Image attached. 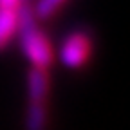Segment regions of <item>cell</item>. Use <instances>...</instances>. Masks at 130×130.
I'll return each mask as SVG.
<instances>
[{"instance_id": "5", "label": "cell", "mask_w": 130, "mask_h": 130, "mask_svg": "<svg viewBox=\"0 0 130 130\" xmlns=\"http://www.w3.org/2000/svg\"><path fill=\"white\" fill-rule=\"evenodd\" d=\"M47 125V110L45 101H31L27 108L25 128L27 130H45Z\"/></svg>"}, {"instance_id": "2", "label": "cell", "mask_w": 130, "mask_h": 130, "mask_svg": "<svg viewBox=\"0 0 130 130\" xmlns=\"http://www.w3.org/2000/svg\"><path fill=\"white\" fill-rule=\"evenodd\" d=\"M90 53V40L85 32H71L63 40L60 49V60L65 67L78 69L81 67Z\"/></svg>"}, {"instance_id": "6", "label": "cell", "mask_w": 130, "mask_h": 130, "mask_svg": "<svg viewBox=\"0 0 130 130\" xmlns=\"http://www.w3.org/2000/svg\"><path fill=\"white\" fill-rule=\"evenodd\" d=\"M61 4H63V0H38L32 13H35L36 18H49Z\"/></svg>"}, {"instance_id": "1", "label": "cell", "mask_w": 130, "mask_h": 130, "mask_svg": "<svg viewBox=\"0 0 130 130\" xmlns=\"http://www.w3.org/2000/svg\"><path fill=\"white\" fill-rule=\"evenodd\" d=\"M18 14V25H16V35L24 54L32 63V67L47 69L53 63V49L47 36L38 29L36 16L29 7V2L16 9Z\"/></svg>"}, {"instance_id": "7", "label": "cell", "mask_w": 130, "mask_h": 130, "mask_svg": "<svg viewBox=\"0 0 130 130\" xmlns=\"http://www.w3.org/2000/svg\"><path fill=\"white\" fill-rule=\"evenodd\" d=\"M29 0H0V7H9V9H18L20 6L27 4Z\"/></svg>"}, {"instance_id": "4", "label": "cell", "mask_w": 130, "mask_h": 130, "mask_svg": "<svg viewBox=\"0 0 130 130\" xmlns=\"http://www.w3.org/2000/svg\"><path fill=\"white\" fill-rule=\"evenodd\" d=\"M16 25H18L16 9L0 7V49H4L16 35Z\"/></svg>"}, {"instance_id": "3", "label": "cell", "mask_w": 130, "mask_h": 130, "mask_svg": "<svg viewBox=\"0 0 130 130\" xmlns=\"http://www.w3.org/2000/svg\"><path fill=\"white\" fill-rule=\"evenodd\" d=\"M49 92V78L45 69L35 67L27 76V94L29 101H45Z\"/></svg>"}]
</instances>
